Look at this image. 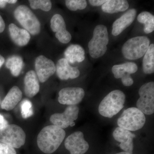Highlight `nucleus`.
I'll use <instances>...</instances> for the list:
<instances>
[{
  "label": "nucleus",
  "instance_id": "obj_1",
  "mask_svg": "<svg viewBox=\"0 0 154 154\" xmlns=\"http://www.w3.org/2000/svg\"><path fill=\"white\" fill-rule=\"evenodd\" d=\"M65 136L64 130L53 125H48L38 134L37 145L44 153L52 154L59 147Z\"/></svg>",
  "mask_w": 154,
  "mask_h": 154
},
{
  "label": "nucleus",
  "instance_id": "obj_2",
  "mask_svg": "<svg viewBox=\"0 0 154 154\" xmlns=\"http://www.w3.org/2000/svg\"><path fill=\"white\" fill-rule=\"evenodd\" d=\"M125 98L122 91L116 90L111 91L100 102L98 108L99 113L104 117L112 118L123 108Z\"/></svg>",
  "mask_w": 154,
  "mask_h": 154
},
{
  "label": "nucleus",
  "instance_id": "obj_3",
  "mask_svg": "<svg viewBox=\"0 0 154 154\" xmlns=\"http://www.w3.org/2000/svg\"><path fill=\"white\" fill-rule=\"evenodd\" d=\"M109 42L107 27L103 25H97L93 32V36L88 43L90 55L94 59L102 57L106 53Z\"/></svg>",
  "mask_w": 154,
  "mask_h": 154
},
{
  "label": "nucleus",
  "instance_id": "obj_4",
  "mask_svg": "<svg viewBox=\"0 0 154 154\" xmlns=\"http://www.w3.org/2000/svg\"><path fill=\"white\" fill-rule=\"evenodd\" d=\"M149 45L150 40L147 36L133 37L122 45V53L126 59L136 60L144 56Z\"/></svg>",
  "mask_w": 154,
  "mask_h": 154
},
{
  "label": "nucleus",
  "instance_id": "obj_5",
  "mask_svg": "<svg viewBox=\"0 0 154 154\" xmlns=\"http://www.w3.org/2000/svg\"><path fill=\"white\" fill-rule=\"evenodd\" d=\"M145 114L137 107L127 108L118 119L119 127L129 131H136L141 129L146 123Z\"/></svg>",
  "mask_w": 154,
  "mask_h": 154
},
{
  "label": "nucleus",
  "instance_id": "obj_6",
  "mask_svg": "<svg viewBox=\"0 0 154 154\" xmlns=\"http://www.w3.org/2000/svg\"><path fill=\"white\" fill-rule=\"evenodd\" d=\"M15 19L24 29L33 35H37L41 31V24L36 15L25 5L18 6L14 11Z\"/></svg>",
  "mask_w": 154,
  "mask_h": 154
},
{
  "label": "nucleus",
  "instance_id": "obj_7",
  "mask_svg": "<svg viewBox=\"0 0 154 154\" xmlns=\"http://www.w3.org/2000/svg\"><path fill=\"white\" fill-rule=\"evenodd\" d=\"M26 134L22 128L17 125H8L0 130V142L14 148H19L25 144Z\"/></svg>",
  "mask_w": 154,
  "mask_h": 154
},
{
  "label": "nucleus",
  "instance_id": "obj_8",
  "mask_svg": "<svg viewBox=\"0 0 154 154\" xmlns=\"http://www.w3.org/2000/svg\"><path fill=\"white\" fill-rule=\"evenodd\" d=\"M140 98L137 102V108L146 115L152 114L154 112V82L146 83L140 88Z\"/></svg>",
  "mask_w": 154,
  "mask_h": 154
},
{
  "label": "nucleus",
  "instance_id": "obj_9",
  "mask_svg": "<svg viewBox=\"0 0 154 154\" xmlns=\"http://www.w3.org/2000/svg\"><path fill=\"white\" fill-rule=\"evenodd\" d=\"M79 108L77 105H68L62 113H55L50 118L53 125L65 129L69 126H74V121L78 118Z\"/></svg>",
  "mask_w": 154,
  "mask_h": 154
},
{
  "label": "nucleus",
  "instance_id": "obj_10",
  "mask_svg": "<svg viewBox=\"0 0 154 154\" xmlns=\"http://www.w3.org/2000/svg\"><path fill=\"white\" fill-rule=\"evenodd\" d=\"M64 144L71 154H84L89 148V144L82 131H76L69 135L65 141Z\"/></svg>",
  "mask_w": 154,
  "mask_h": 154
},
{
  "label": "nucleus",
  "instance_id": "obj_11",
  "mask_svg": "<svg viewBox=\"0 0 154 154\" xmlns=\"http://www.w3.org/2000/svg\"><path fill=\"white\" fill-rule=\"evenodd\" d=\"M35 69L38 80L41 83L46 82L55 73L56 70L54 62L43 55L36 58Z\"/></svg>",
  "mask_w": 154,
  "mask_h": 154
},
{
  "label": "nucleus",
  "instance_id": "obj_12",
  "mask_svg": "<svg viewBox=\"0 0 154 154\" xmlns=\"http://www.w3.org/2000/svg\"><path fill=\"white\" fill-rule=\"evenodd\" d=\"M85 96V91L82 88H64L59 92L58 100L62 105H76L82 102Z\"/></svg>",
  "mask_w": 154,
  "mask_h": 154
},
{
  "label": "nucleus",
  "instance_id": "obj_13",
  "mask_svg": "<svg viewBox=\"0 0 154 154\" xmlns=\"http://www.w3.org/2000/svg\"><path fill=\"white\" fill-rule=\"evenodd\" d=\"M51 28L55 33V36L61 43L66 44L72 39L71 34L66 30L63 17L59 14L54 15L51 20Z\"/></svg>",
  "mask_w": 154,
  "mask_h": 154
},
{
  "label": "nucleus",
  "instance_id": "obj_14",
  "mask_svg": "<svg viewBox=\"0 0 154 154\" xmlns=\"http://www.w3.org/2000/svg\"><path fill=\"white\" fill-rule=\"evenodd\" d=\"M114 139L120 143L119 147L125 152L132 153L134 149L133 139L136 135L131 131L121 128H116L113 133Z\"/></svg>",
  "mask_w": 154,
  "mask_h": 154
},
{
  "label": "nucleus",
  "instance_id": "obj_15",
  "mask_svg": "<svg viewBox=\"0 0 154 154\" xmlns=\"http://www.w3.org/2000/svg\"><path fill=\"white\" fill-rule=\"evenodd\" d=\"M136 15V10L135 9H131L127 11L121 17L116 20L112 26V35L117 36L121 34L132 24Z\"/></svg>",
  "mask_w": 154,
  "mask_h": 154
},
{
  "label": "nucleus",
  "instance_id": "obj_16",
  "mask_svg": "<svg viewBox=\"0 0 154 154\" xmlns=\"http://www.w3.org/2000/svg\"><path fill=\"white\" fill-rule=\"evenodd\" d=\"M57 75L62 80L76 79L79 76V70L75 67L72 66L65 58H61L58 61L56 66Z\"/></svg>",
  "mask_w": 154,
  "mask_h": 154
},
{
  "label": "nucleus",
  "instance_id": "obj_17",
  "mask_svg": "<svg viewBox=\"0 0 154 154\" xmlns=\"http://www.w3.org/2000/svg\"><path fill=\"white\" fill-rule=\"evenodd\" d=\"M39 82L36 72L33 70L27 72L24 78V91L28 98H32L38 94L40 89Z\"/></svg>",
  "mask_w": 154,
  "mask_h": 154
},
{
  "label": "nucleus",
  "instance_id": "obj_18",
  "mask_svg": "<svg viewBox=\"0 0 154 154\" xmlns=\"http://www.w3.org/2000/svg\"><path fill=\"white\" fill-rule=\"evenodd\" d=\"M9 31L12 41L18 46L23 47L29 43L31 37L27 30L11 23L9 25Z\"/></svg>",
  "mask_w": 154,
  "mask_h": 154
},
{
  "label": "nucleus",
  "instance_id": "obj_19",
  "mask_svg": "<svg viewBox=\"0 0 154 154\" xmlns=\"http://www.w3.org/2000/svg\"><path fill=\"white\" fill-rule=\"evenodd\" d=\"M22 91L17 86H14L11 88L4 99L1 107L6 110H13L22 99Z\"/></svg>",
  "mask_w": 154,
  "mask_h": 154
},
{
  "label": "nucleus",
  "instance_id": "obj_20",
  "mask_svg": "<svg viewBox=\"0 0 154 154\" xmlns=\"http://www.w3.org/2000/svg\"><path fill=\"white\" fill-rule=\"evenodd\" d=\"M137 70V65L134 62H127L115 65L111 69L114 78L121 79L131 76V74L135 73Z\"/></svg>",
  "mask_w": 154,
  "mask_h": 154
},
{
  "label": "nucleus",
  "instance_id": "obj_21",
  "mask_svg": "<svg viewBox=\"0 0 154 154\" xmlns=\"http://www.w3.org/2000/svg\"><path fill=\"white\" fill-rule=\"evenodd\" d=\"M85 51L81 45L72 44L67 48L64 52L65 58L69 63H81L85 60Z\"/></svg>",
  "mask_w": 154,
  "mask_h": 154
},
{
  "label": "nucleus",
  "instance_id": "obj_22",
  "mask_svg": "<svg viewBox=\"0 0 154 154\" xmlns=\"http://www.w3.org/2000/svg\"><path fill=\"white\" fill-rule=\"evenodd\" d=\"M128 8L129 4L125 0H108L102 6L103 12L108 14L124 12Z\"/></svg>",
  "mask_w": 154,
  "mask_h": 154
},
{
  "label": "nucleus",
  "instance_id": "obj_23",
  "mask_svg": "<svg viewBox=\"0 0 154 154\" xmlns=\"http://www.w3.org/2000/svg\"><path fill=\"white\" fill-rule=\"evenodd\" d=\"M142 68L143 72L147 75L151 74L154 72V44L149 45L148 49L144 55Z\"/></svg>",
  "mask_w": 154,
  "mask_h": 154
},
{
  "label": "nucleus",
  "instance_id": "obj_24",
  "mask_svg": "<svg viewBox=\"0 0 154 154\" xmlns=\"http://www.w3.org/2000/svg\"><path fill=\"white\" fill-rule=\"evenodd\" d=\"M23 60L21 57L13 55L7 60L6 66L10 70L11 73L14 77L19 76L23 67Z\"/></svg>",
  "mask_w": 154,
  "mask_h": 154
},
{
  "label": "nucleus",
  "instance_id": "obj_25",
  "mask_svg": "<svg viewBox=\"0 0 154 154\" xmlns=\"http://www.w3.org/2000/svg\"><path fill=\"white\" fill-rule=\"evenodd\" d=\"M138 22L144 24V31L149 34L154 30V16L147 11L141 12L137 17Z\"/></svg>",
  "mask_w": 154,
  "mask_h": 154
},
{
  "label": "nucleus",
  "instance_id": "obj_26",
  "mask_svg": "<svg viewBox=\"0 0 154 154\" xmlns=\"http://www.w3.org/2000/svg\"><path fill=\"white\" fill-rule=\"evenodd\" d=\"M29 2L30 8L34 10L41 9L48 12L52 8V3L49 0H29Z\"/></svg>",
  "mask_w": 154,
  "mask_h": 154
},
{
  "label": "nucleus",
  "instance_id": "obj_27",
  "mask_svg": "<svg viewBox=\"0 0 154 154\" xmlns=\"http://www.w3.org/2000/svg\"><path fill=\"white\" fill-rule=\"evenodd\" d=\"M65 3L67 8L73 11L84 10L88 5L85 0H67Z\"/></svg>",
  "mask_w": 154,
  "mask_h": 154
},
{
  "label": "nucleus",
  "instance_id": "obj_28",
  "mask_svg": "<svg viewBox=\"0 0 154 154\" xmlns=\"http://www.w3.org/2000/svg\"><path fill=\"white\" fill-rule=\"evenodd\" d=\"M21 114L24 119H27L33 114L32 104L28 99H24L21 103Z\"/></svg>",
  "mask_w": 154,
  "mask_h": 154
},
{
  "label": "nucleus",
  "instance_id": "obj_29",
  "mask_svg": "<svg viewBox=\"0 0 154 154\" xmlns=\"http://www.w3.org/2000/svg\"><path fill=\"white\" fill-rule=\"evenodd\" d=\"M0 154H17L14 148L0 142Z\"/></svg>",
  "mask_w": 154,
  "mask_h": 154
},
{
  "label": "nucleus",
  "instance_id": "obj_30",
  "mask_svg": "<svg viewBox=\"0 0 154 154\" xmlns=\"http://www.w3.org/2000/svg\"><path fill=\"white\" fill-rule=\"evenodd\" d=\"M107 1V0H90L89 1V2L91 4V5L94 7H99L104 5Z\"/></svg>",
  "mask_w": 154,
  "mask_h": 154
},
{
  "label": "nucleus",
  "instance_id": "obj_31",
  "mask_svg": "<svg viewBox=\"0 0 154 154\" xmlns=\"http://www.w3.org/2000/svg\"><path fill=\"white\" fill-rule=\"evenodd\" d=\"M17 0H0V8H4L6 6L7 3L14 4L17 2Z\"/></svg>",
  "mask_w": 154,
  "mask_h": 154
},
{
  "label": "nucleus",
  "instance_id": "obj_32",
  "mask_svg": "<svg viewBox=\"0 0 154 154\" xmlns=\"http://www.w3.org/2000/svg\"><path fill=\"white\" fill-rule=\"evenodd\" d=\"M8 125V121L5 119L3 116L0 114V130L3 129Z\"/></svg>",
  "mask_w": 154,
  "mask_h": 154
},
{
  "label": "nucleus",
  "instance_id": "obj_33",
  "mask_svg": "<svg viewBox=\"0 0 154 154\" xmlns=\"http://www.w3.org/2000/svg\"><path fill=\"white\" fill-rule=\"evenodd\" d=\"M5 28V24L2 17L0 15V33H2Z\"/></svg>",
  "mask_w": 154,
  "mask_h": 154
},
{
  "label": "nucleus",
  "instance_id": "obj_34",
  "mask_svg": "<svg viewBox=\"0 0 154 154\" xmlns=\"http://www.w3.org/2000/svg\"><path fill=\"white\" fill-rule=\"evenodd\" d=\"M5 62V58L0 54V68L2 67Z\"/></svg>",
  "mask_w": 154,
  "mask_h": 154
},
{
  "label": "nucleus",
  "instance_id": "obj_35",
  "mask_svg": "<svg viewBox=\"0 0 154 154\" xmlns=\"http://www.w3.org/2000/svg\"><path fill=\"white\" fill-rule=\"evenodd\" d=\"M114 154H133V153H130L128 152L124 151Z\"/></svg>",
  "mask_w": 154,
  "mask_h": 154
}]
</instances>
